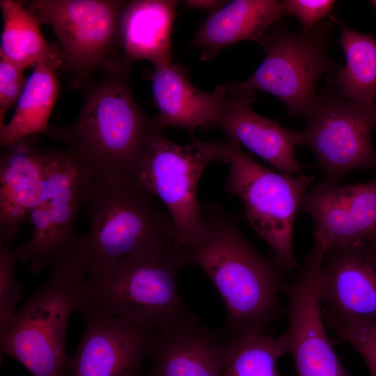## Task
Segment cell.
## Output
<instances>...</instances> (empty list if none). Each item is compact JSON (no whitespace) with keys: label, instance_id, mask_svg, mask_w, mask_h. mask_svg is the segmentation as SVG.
I'll list each match as a JSON object with an SVG mask.
<instances>
[{"label":"cell","instance_id":"1","mask_svg":"<svg viewBox=\"0 0 376 376\" xmlns=\"http://www.w3.org/2000/svg\"><path fill=\"white\" fill-rule=\"evenodd\" d=\"M204 210L205 237L183 249L186 263L200 267L218 290L231 337L265 334L279 314L283 269L256 251L219 205L205 204Z\"/></svg>","mask_w":376,"mask_h":376},{"label":"cell","instance_id":"2","mask_svg":"<svg viewBox=\"0 0 376 376\" xmlns=\"http://www.w3.org/2000/svg\"><path fill=\"white\" fill-rule=\"evenodd\" d=\"M130 70L103 74L90 84L79 115L65 127L46 134L68 145L66 150L89 171L93 179L135 180L152 137L163 130L145 114L131 91Z\"/></svg>","mask_w":376,"mask_h":376},{"label":"cell","instance_id":"3","mask_svg":"<svg viewBox=\"0 0 376 376\" xmlns=\"http://www.w3.org/2000/svg\"><path fill=\"white\" fill-rule=\"evenodd\" d=\"M186 261L173 241L146 246L106 269L88 274L77 311L83 320L114 316L150 331L190 315L178 292L177 274Z\"/></svg>","mask_w":376,"mask_h":376},{"label":"cell","instance_id":"4","mask_svg":"<svg viewBox=\"0 0 376 376\" xmlns=\"http://www.w3.org/2000/svg\"><path fill=\"white\" fill-rule=\"evenodd\" d=\"M89 272L82 237L0 332L1 352L22 363L32 376H68V321L77 310L80 290Z\"/></svg>","mask_w":376,"mask_h":376},{"label":"cell","instance_id":"5","mask_svg":"<svg viewBox=\"0 0 376 376\" xmlns=\"http://www.w3.org/2000/svg\"><path fill=\"white\" fill-rule=\"evenodd\" d=\"M88 204L90 229L83 247L89 274L146 246L174 242L169 215L130 180L92 178Z\"/></svg>","mask_w":376,"mask_h":376},{"label":"cell","instance_id":"6","mask_svg":"<svg viewBox=\"0 0 376 376\" xmlns=\"http://www.w3.org/2000/svg\"><path fill=\"white\" fill-rule=\"evenodd\" d=\"M228 139L194 140L179 145L164 135L151 139L140 165L135 184L165 205L173 226L175 243L183 249L194 247L206 235L197 200L205 169L213 162L227 163Z\"/></svg>","mask_w":376,"mask_h":376},{"label":"cell","instance_id":"7","mask_svg":"<svg viewBox=\"0 0 376 376\" xmlns=\"http://www.w3.org/2000/svg\"><path fill=\"white\" fill-rule=\"evenodd\" d=\"M126 1L33 0L25 3L40 24L50 25L61 65L88 87L93 75L131 70L122 52L119 20Z\"/></svg>","mask_w":376,"mask_h":376},{"label":"cell","instance_id":"8","mask_svg":"<svg viewBox=\"0 0 376 376\" xmlns=\"http://www.w3.org/2000/svg\"><path fill=\"white\" fill-rule=\"evenodd\" d=\"M227 163L226 190L240 198L246 221L271 248L276 262L283 269H292L297 266L292 247L295 219L314 176L275 172L230 140Z\"/></svg>","mask_w":376,"mask_h":376},{"label":"cell","instance_id":"9","mask_svg":"<svg viewBox=\"0 0 376 376\" xmlns=\"http://www.w3.org/2000/svg\"><path fill=\"white\" fill-rule=\"evenodd\" d=\"M92 184L89 171L68 150H52L39 200L29 214L31 237L14 251L37 274L74 251L82 236L75 232L81 207L88 203Z\"/></svg>","mask_w":376,"mask_h":376},{"label":"cell","instance_id":"10","mask_svg":"<svg viewBox=\"0 0 376 376\" xmlns=\"http://www.w3.org/2000/svg\"><path fill=\"white\" fill-rule=\"evenodd\" d=\"M332 19L299 33L283 25L267 30L258 42L265 52L263 62L246 80L235 84L271 93L284 103L289 116L303 117L316 97L320 77L339 69L327 51Z\"/></svg>","mask_w":376,"mask_h":376},{"label":"cell","instance_id":"11","mask_svg":"<svg viewBox=\"0 0 376 376\" xmlns=\"http://www.w3.org/2000/svg\"><path fill=\"white\" fill-rule=\"evenodd\" d=\"M299 146L309 148L322 172L323 182L337 184L350 172L376 170L372 133L376 129V99L346 101L332 89L316 96L303 116Z\"/></svg>","mask_w":376,"mask_h":376},{"label":"cell","instance_id":"12","mask_svg":"<svg viewBox=\"0 0 376 376\" xmlns=\"http://www.w3.org/2000/svg\"><path fill=\"white\" fill-rule=\"evenodd\" d=\"M322 306L344 320L376 323V250L368 240L333 246L320 269Z\"/></svg>","mask_w":376,"mask_h":376},{"label":"cell","instance_id":"13","mask_svg":"<svg viewBox=\"0 0 376 376\" xmlns=\"http://www.w3.org/2000/svg\"><path fill=\"white\" fill-rule=\"evenodd\" d=\"M313 222L324 250L368 240L376 231V180L339 185L321 182L306 191L300 207Z\"/></svg>","mask_w":376,"mask_h":376},{"label":"cell","instance_id":"14","mask_svg":"<svg viewBox=\"0 0 376 376\" xmlns=\"http://www.w3.org/2000/svg\"><path fill=\"white\" fill-rule=\"evenodd\" d=\"M84 322L79 344L69 357L68 376H143L152 331L114 316Z\"/></svg>","mask_w":376,"mask_h":376},{"label":"cell","instance_id":"15","mask_svg":"<svg viewBox=\"0 0 376 376\" xmlns=\"http://www.w3.org/2000/svg\"><path fill=\"white\" fill-rule=\"evenodd\" d=\"M226 96L214 128L222 130L228 139L243 145L266 161L279 173L297 175L301 166L295 154L299 146V132L288 130L251 108L256 100L254 90L224 84Z\"/></svg>","mask_w":376,"mask_h":376},{"label":"cell","instance_id":"16","mask_svg":"<svg viewBox=\"0 0 376 376\" xmlns=\"http://www.w3.org/2000/svg\"><path fill=\"white\" fill-rule=\"evenodd\" d=\"M228 341L192 315L152 331L146 376H222Z\"/></svg>","mask_w":376,"mask_h":376},{"label":"cell","instance_id":"17","mask_svg":"<svg viewBox=\"0 0 376 376\" xmlns=\"http://www.w3.org/2000/svg\"><path fill=\"white\" fill-rule=\"evenodd\" d=\"M4 148L0 159V240L9 245L39 200L52 150L42 148L35 135Z\"/></svg>","mask_w":376,"mask_h":376},{"label":"cell","instance_id":"18","mask_svg":"<svg viewBox=\"0 0 376 376\" xmlns=\"http://www.w3.org/2000/svg\"><path fill=\"white\" fill-rule=\"evenodd\" d=\"M288 300V324L279 338L297 376H347L327 334L318 292L297 290Z\"/></svg>","mask_w":376,"mask_h":376},{"label":"cell","instance_id":"19","mask_svg":"<svg viewBox=\"0 0 376 376\" xmlns=\"http://www.w3.org/2000/svg\"><path fill=\"white\" fill-rule=\"evenodd\" d=\"M153 97L159 113L155 116L159 127H177L190 134L201 127L214 128L221 111L225 85L212 93L191 84L186 72L172 62L155 67L152 75Z\"/></svg>","mask_w":376,"mask_h":376},{"label":"cell","instance_id":"20","mask_svg":"<svg viewBox=\"0 0 376 376\" xmlns=\"http://www.w3.org/2000/svg\"><path fill=\"white\" fill-rule=\"evenodd\" d=\"M285 15L281 1H228L212 11L195 34L191 47L201 50L200 60H210L236 42H259L269 27Z\"/></svg>","mask_w":376,"mask_h":376},{"label":"cell","instance_id":"21","mask_svg":"<svg viewBox=\"0 0 376 376\" xmlns=\"http://www.w3.org/2000/svg\"><path fill=\"white\" fill-rule=\"evenodd\" d=\"M178 1H126L119 20V35L126 63L147 60L155 67L171 62V29Z\"/></svg>","mask_w":376,"mask_h":376},{"label":"cell","instance_id":"22","mask_svg":"<svg viewBox=\"0 0 376 376\" xmlns=\"http://www.w3.org/2000/svg\"><path fill=\"white\" fill-rule=\"evenodd\" d=\"M61 65L58 49L49 58L37 63L27 79L13 116L0 128V144L6 147L15 141L46 133L58 98L56 69Z\"/></svg>","mask_w":376,"mask_h":376},{"label":"cell","instance_id":"23","mask_svg":"<svg viewBox=\"0 0 376 376\" xmlns=\"http://www.w3.org/2000/svg\"><path fill=\"white\" fill-rule=\"evenodd\" d=\"M345 56V65L330 78L332 90L350 101L370 102L376 99V39L369 34L341 26L338 41Z\"/></svg>","mask_w":376,"mask_h":376},{"label":"cell","instance_id":"24","mask_svg":"<svg viewBox=\"0 0 376 376\" xmlns=\"http://www.w3.org/2000/svg\"><path fill=\"white\" fill-rule=\"evenodd\" d=\"M3 29L0 56L22 69L35 65L57 52L44 39L38 20L21 1L1 0Z\"/></svg>","mask_w":376,"mask_h":376},{"label":"cell","instance_id":"25","mask_svg":"<svg viewBox=\"0 0 376 376\" xmlns=\"http://www.w3.org/2000/svg\"><path fill=\"white\" fill-rule=\"evenodd\" d=\"M285 354L279 337L265 334L231 337L222 376H279L276 363Z\"/></svg>","mask_w":376,"mask_h":376},{"label":"cell","instance_id":"26","mask_svg":"<svg viewBox=\"0 0 376 376\" xmlns=\"http://www.w3.org/2000/svg\"><path fill=\"white\" fill-rule=\"evenodd\" d=\"M322 313L325 324L360 354L370 376H376V323L341 319L322 306Z\"/></svg>","mask_w":376,"mask_h":376},{"label":"cell","instance_id":"27","mask_svg":"<svg viewBox=\"0 0 376 376\" xmlns=\"http://www.w3.org/2000/svg\"><path fill=\"white\" fill-rule=\"evenodd\" d=\"M9 245L0 250V332L3 331L16 313V307L22 299L21 289L14 276L17 261Z\"/></svg>","mask_w":376,"mask_h":376},{"label":"cell","instance_id":"28","mask_svg":"<svg viewBox=\"0 0 376 376\" xmlns=\"http://www.w3.org/2000/svg\"><path fill=\"white\" fill-rule=\"evenodd\" d=\"M26 81L22 69L0 58V128L5 125L6 112L17 104Z\"/></svg>","mask_w":376,"mask_h":376},{"label":"cell","instance_id":"29","mask_svg":"<svg viewBox=\"0 0 376 376\" xmlns=\"http://www.w3.org/2000/svg\"><path fill=\"white\" fill-rule=\"evenodd\" d=\"M286 15L295 16L303 32H307L327 17L336 1L331 0H285L281 1Z\"/></svg>","mask_w":376,"mask_h":376},{"label":"cell","instance_id":"30","mask_svg":"<svg viewBox=\"0 0 376 376\" xmlns=\"http://www.w3.org/2000/svg\"><path fill=\"white\" fill-rule=\"evenodd\" d=\"M184 4L192 9L212 11L223 6L228 1L220 0H187L184 1Z\"/></svg>","mask_w":376,"mask_h":376},{"label":"cell","instance_id":"31","mask_svg":"<svg viewBox=\"0 0 376 376\" xmlns=\"http://www.w3.org/2000/svg\"><path fill=\"white\" fill-rule=\"evenodd\" d=\"M368 240L376 250V231L370 236Z\"/></svg>","mask_w":376,"mask_h":376},{"label":"cell","instance_id":"32","mask_svg":"<svg viewBox=\"0 0 376 376\" xmlns=\"http://www.w3.org/2000/svg\"><path fill=\"white\" fill-rule=\"evenodd\" d=\"M370 2L376 7V0L371 1Z\"/></svg>","mask_w":376,"mask_h":376}]
</instances>
